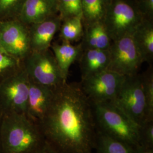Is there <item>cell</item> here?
Masks as SVG:
<instances>
[{
	"label": "cell",
	"instance_id": "1",
	"mask_svg": "<svg viewBox=\"0 0 153 153\" xmlns=\"http://www.w3.org/2000/svg\"><path fill=\"white\" fill-rule=\"evenodd\" d=\"M39 126L57 153H92L95 148L93 106L80 83L65 82L55 89L51 107Z\"/></svg>",
	"mask_w": 153,
	"mask_h": 153
},
{
	"label": "cell",
	"instance_id": "2",
	"mask_svg": "<svg viewBox=\"0 0 153 153\" xmlns=\"http://www.w3.org/2000/svg\"><path fill=\"white\" fill-rule=\"evenodd\" d=\"M1 142L2 153H35L47 142L38 124L17 113L2 115Z\"/></svg>",
	"mask_w": 153,
	"mask_h": 153
},
{
	"label": "cell",
	"instance_id": "3",
	"mask_svg": "<svg viewBox=\"0 0 153 153\" xmlns=\"http://www.w3.org/2000/svg\"><path fill=\"white\" fill-rule=\"evenodd\" d=\"M97 130L126 142L138 146L139 126L111 102L91 103Z\"/></svg>",
	"mask_w": 153,
	"mask_h": 153
},
{
	"label": "cell",
	"instance_id": "4",
	"mask_svg": "<svg viewBox=\"0 0 153 153\" xmlns=\"http://www.w3.org/2000/svg\"><path fill=\"white\" fill-rule=\"evenodd\" d=\"M144 18L135 0H112L103 23L114 42L132 35Z\"/></svg>",
	"mask_w": 153,
	"mask_h": 153
},
{
	"label": "cell",
	"instance_id": "5",
	"mask_svg": "<svg viewBox=\"0 0 153 153\" xmlns=\"http://www.w3.org/2000/svg\"><path fill=\"white\" fill-rule=\"evenodd\" d=\"M22 61L23 68L33 82L54 89L66 82L50 49L31 51Z\"/></svg>",
	"mask_w": 153,
	"mask_h": 153
},
{
	"label": "cell",
	"instance_id": "6",
	"mask_svg": "<svg viewBox=\"0 0 153 153\" xmlns=\"http://www.w3.org/2000/svg\"><path fill=\"white\" fill-rule=\"evenodd\" d=\"M138 126L147 121V110L142 74L126 76L115 100L111 102Z\"/></svg>",
	"mask_w": 153,
	"mask_h": 153
},
{
	"label": "cell",
	"instance_id": "7",
	"mask_svg": "<svg viewBox=\"0 0 153 153\" xmlns=\"http://www.w3.org/2000/svg\"><path fill=\"white\" fill-rule=\"evenodd\" d=\"M30 79L22 68L0 82V112L26 114Z\"/></svg>",
	"mask_w": 153,
	"mask_h": 153
},
{
	"label": "cell",
	"instance_id": "8",
	"mask_svg": "<svg viewBox=\"0 0 153 153\" xmlns=\"http://www.w3.org/2000/svg\"><path fill=\"white\" fill-rule=\"evenodd\" d=\"M125 76L105 70L82 79V91L91 103L112 102L116 98Z\"/></svg>",
	"mask_w": 153,
	"mask_h": 153
},
{
	"label": "cell",
	"instance_id": "9",
	"mask_svg": "<svg viewBox=\"0 0 153 153\" xmlns=\"http://www.w3.org/2000/svg\"><path fill=\"white\" fill-rule=\"evenodd\" d=\"M109 51L111 60L108 70L125 76L138 73L143 61L133 35L114 41Z\"/></svg>",
	"mask_w": 153,
	"mask_h": 153
},
{
	"label": "cell",
	"instance_id": "10",
	"mask_svg": "<svg viewBox=\"0 0 153 153\" xmlns=\"http://www.w3.org/2000/svg\"><path fill=\"white\" fill-rule=\"evenodd\" d=\"M2 48L23 60L31 51L28 27L18 19L0 22Z\"/></svg>",
	"mask_w": 153,
	"mask_h": 153
},
{
	"label": "cell",
	"instance_id": "11",
	"mask_svg": "<svg viewBox=\"0 0 153 153\" xmlns=\"http://www.w3.org/2000/svg\"><path fill=\"white\" fill-rule=\"evenodd\" d=\"M55 89L30 79L26 115L38 125L49 111L54 97Z\"/></svg>",
	"mask_w": 153,
	"mask_h": 153
},
{
	"label": "cell",
	"instance_id": "12",
	"mask_svg": "<svg viewBox=\"0 0 153 153\" xmlns=\"http://www.w3.org/2000/svg\"><path fill=\"white\" fill-rule=\"evenodd\" d=\"M62 20L59 15L28 27L31 51H43L50 49L52 41L60 28Z\"/></svg>",
	"mask_w": 153,
	"mask_h": 153
},
{
	"label": "cell",
	"instance_id": "13",
	"mask_svg": "<svg viewBox=\"0 0 153 153\" xmlns=\"http://www.w3.org/2000/svg\"><path fill=\"white\" fill-rule=\"evenodd\" d=\"M59 15L57 0H26L18 17L29 26Z\"/></svg>",
	"mask_w": 153,
	"mask_h": 153
},
{
	"label": "cell",
	"instance_id": "14",
	"mask_svg": "<svg viewBox=\"0 0 153 153\" xmlns=\"http://www.w3.org/2000/svg\"><path fill=\"white\" fill-rule=\"evenodd\" d=\"M82 79L108 70L111 60L109 49H85L79 57Z\"/></svg>",
	"mask_w": 153,
	"mask_h": 153
},
{
	"label": "cell",
	"instance_id": "15",
	"mask_svg": "<svg viewBox=\"0 0 153 153\" xmlns=\"http://www.w3.org/2000/svg\"><path fill=\"white\" fill-rule=\"evenodd\" d=\"M82 50L85 49H109L113 41L109 36L103 21L84 26Z\"/></svg>",
	"mask_w": 153,
	"mask_h": 153
},
{
	"label": "cell",
	"instance_id": "16",
	"mask_svg": "<svg viewBox=\"0 0 153 153\" xmlns=\"http://www.w3.org/2000/svg\"><path fill=\"white\" fill-rule=\"evenodd\" d=\"M51 47L62 76L66 81L70 67L82 53L81 45H73L70 43L62 42L61 43L51 44Z\"/></svg>",
	"mask_w": 153,
	"mask_h": 153
},
{
	"label": "cell",
	"instance_id": "17",
	"mask_svg": "<svg viewBox=\"0 0 153 153\" xmlns=\"http://www.w3.org/2000/svg\"><path fill=\"white\" fill-rule=\"evenodd\" d=\"M133 36L143 62L150 64L153 59V20L144 18Z\"/></svg>",
	"mask_w": 153,
	"mask_h": 153
},
{
	"label": "cell",
	"instance_id": "18",
	"mask_svg": "<svg viewBox=\"0 0 153 153\" xmlns=\"http://www.w3.org/2000/svg\"><path fill=\"white\" fill-rule=\"evenodd\" d=\"M112 0H81L83 26L104 20Z\"/></svg>",
	"mask_w": 153,
	"mask_h": 153
},
{
	"label": "cell",
	"instance_id": "19",
	"mask_svg": "<svg viewBox=\"0 0 153 153\" xmlns=\"http://www.w3.org/2000/svg\"><path fill=\"white\" fill-rule=\"evenodd\" d=\"M94 149L97 153H136L131 145L97 130Z\"/></svg>",
	"mask_w": 153,
	"mask_h": 153
},
{
	"label": "cell",
	"instance_id": "20",
	"mask_svg": "<svg viewBox=\"0 0 153 153\" xmlns=\"http://www.w3.org/2000/svg\"><path fill=\"white\" fill-rule=\"evenodd\" d=\"M59 31L62 42L71 43L82 39L84 33L82 16L71 17L63 21Z\"/></svg>",
	"mask_w": 153,
	"mask_h": 153
},
{
	"label": "cell",
	"instance_id": "21",
	"mask_svg": "<svg viewBox=\"0 0 153 153\" xmlns=\"http://www.w3.org/2000/svg\"><path fill=\"white\" fill-rule=\"evenodd\" d=\"M22 67V60L0 49V82L19 71Z\"/></svg>",
	"mask_w": 153,
	"mask_h": 153
},
{
	"label": "cell",
	"instance_id": "22",
	"mask_svg": "<svg viewBox=\"0 0 153 153\" xmlns=\"http://www.w3.org/2000/svg\"><path fill=\"white\" fill-rule=\"evenodd\" d=\"M26 0H0V22L18 19Z\"/></svg>",
	"mask_w": 153,
	"mask_h": 153
},
{
	"label": "cell",
	"instance_id": "23",
	"mask_svg": "<svg viewBox=\"0 0 153 153\" xmlns=\"http://www.w3.org/2000/svg\"><path fill=\"white\" fill-rule=\"evenodd\" d=\"M59 16L62 21L71 17L82 16L81 0H57Z\"/></svg>",
	"mask_w": 153,
	"mask_h": 153
},
{
	"label": "cell",
	"instance_id": "24",
	"mask_svg": "<svg viewBox=\"0 0 153 153\" xmlns=\"http://www.w3.org/2000/svg\"><path fill=\"white\" fill-rule=\"evenodd\" d=\"M147 110V121L153 120V74L149 69L142 74Z\"/></svg>",
	"mask_w": 153,
	"mask_h": 153
},
{
	"label": "cell",
	"instance_id": "25",
	"mask_svg": "<svg viewBox=\"0 0 153 153\" xmlns=\"http://www.w3.org/2000/svg\"><path fill=\"white\" fill-rule=\"evenodd\" d=\"M138 145L153 148V120L145 122L139 126Z\"/></svg>",
	"mask_w": 153,
	"mask_h": 153
},
{
	"label": "cell",
	"instance_id": "26",
	"mask_svg": "<svg viewBox=\"0 0 153 153\" xmlns=\"http://www.w3.org/2000/svg\"><path fill=\"white\" fill-rule=\"evenodd\" d=\"M135 1L143 17L153 20V0H135Z\"/></svg>",
	"mask_w": 153,
	"mask_h": 153
},
{
	"label": "cell",
	"instance_id": "27",
	"mask_svg": "<svg viewBox=\"0 0 153 153\" xmlns=\"http://www.w3.org/2000/svg\"><path fill=\"white\" fill-rule=\"evenodd\" d=\"M35 153H57L49 144L46 142L44 146Z\"/></svg>",
	"mask_w": 153,
	"mask_h": 153
},
{
	"label": "cell",
	"instance_id": "28",
	"mask_svg": "<svg viewBox=\"0 0 153 153\" xmlns=\"http://www.w3.org/2000/svg\"><path fill=\"white\" fill-rule=\"evenodd\" d=\"M136 153H153V148H146L138 145L135 149Z\"/></svg>",
	"mask_w": 153,
	"mask_h": 153
},
{
	"label": "cell",
	"instance_id": "29",
	"mask_svg": "<svg viewBox=\"0 0 153 153\" xmlns=\"http://www.w3.org/2000/svg\"><path fill=\"white\" fill-rule=\"evenodd\" d=\"M1 118H2V114L0 112V153H2L1 142Z\"/></svg>",
	"mask_w": 153,
	"mask_h": 153
},
{
	"label": "cell",
	"instance_id": "30",
	"mask_svg": "<svg viewBox=\"0 0 153 153\" xmlns=\"http://www.w3.org/2000/svg\"><path fill=\"white\" fill-rule=\"evenodd\" d=\"M0 49H2V46H1V39H0Z\"/></svg>",
	"mask_w": 153,
	"mask_h": 153
}]
</instances>
